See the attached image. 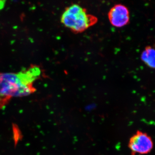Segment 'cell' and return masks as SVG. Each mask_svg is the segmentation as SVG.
I'll return each instance as SVG.
<instances>
[{
    "label": "cell",
    "instance_id": "obj_1",
    "mask_svg": "<svg viewBox=\"0 0 155 155\" xmlns=\"http://www.w3.org/2000/svg\"><path fill=\"white\" fill-rule=\"evenodd\" d=\"M38 66L31 65L18 73L0 72V104L3 107L13 97L26 96L36 91L33 84L40 76Z\"/></svg>",
    "mask_w": 155,
    "mask_h": 155
},
{
    "label": "cell",
    "instance_id": "obj_2",
    "mask_svg": "<svg viewBox=\"0 0 155 155\" xmlns=\"http://www.w3.org/2000/svg\"><path fill=\"white\" fill-rule=\"evenodd\" d=\"M97 22L96 17L88 14L86 9L76 4L67 7L61 17L62 24L75 34L82 33Z\"/></svg>",
    "mask_w": 155,
    "mask_h": 155
},
{
    "label": "cell",
    "instance_id": "obj_3",
    "mask_svg": "<svg viewBox=\"0 0 155 155\" xmlns=\"http://www.w3.org/2000/svg\"><path fill=\"white\" fill-rule=\"evenodd\" d=\"M132 154H147L153 149V143L152 140L147 134L138 131L131 137L128 144Z\"/></svg>",
    "mask_w": 155,
    "mask_h": 155
},
{
    "label": "cell",
    "instance_id": "obj_4",
    "mask_svg": "<svg viewBox=\"0 0 155 155\" xmlns=\"http://www.w3.org/2000/svg\"><path fill=\"white\" fill-rule=\"evenodd\" d=\"M108 19L111 24L116 28H121L130 22L129 10L124 5L116 4L108 12Z\"/></svg>",
    "mask_w": 155,
    "mask_h": 155
},
{
    "label": "cell",
    "instance_id": "obj_5",
    "mask_svg": "<svg viewBox=\"0 0 155 155\" xmlns=\"http://www.w3.org/2000/svg\"><path fill=\"white\" fill-rule=\"evenodd\" d=\"M141 61L147 67L154 69L155 67V51L151 46H147L143 51L140 56Z\"/></svg>",
    "mask_w": 155,
    "mask_h": 155
},
{
    "label": "cell",
    "instance_id": "obj_6",
    "mask_svg": "<svg viewBox=\"0 0 155 155\" xmlns=\"http://www.w3.org/2000/svg\"><path fill=\"white\" fill-rule=\"evenodd\" d=\"M6 1L4 0H0V10L4 8L5 5Z\"/></svg>",
    "mask_w": 155,
    "mask_h": 155
},
{
    "label": "cell",
    "instance_id": "obj_7",
    "mask_svg": "<svg viewBox=\"0 0 155 155\" xmlns=\"http://www.w3.org/2000/svg\"><path fill=\"white\" fill-rule=\"evenodd\" d=\"M3 108L2 107V106L1 105V104H0V109H2V108Z\"/></svg>",
    "mask_w": 155,
    "mask_h": 155
}]
</instances>
